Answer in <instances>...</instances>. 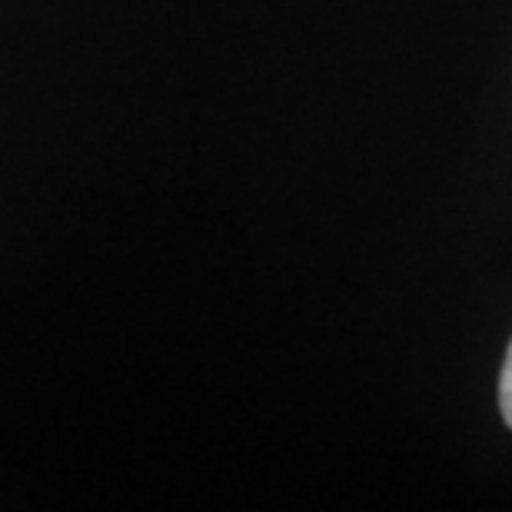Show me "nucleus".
I'll return each mask as SVG.
<instances>
[{
  "instance_id": "nucleus-1",
  "label": "nucleus",
  "mask_w": 512,
  "mask_h": 512,
  "mask_svg": "<svg viewBox=\"0 0 512 512\" xmlns=\"http://www.w3.org/2000/svg\"><path fill=\"white\" fill-rule=\"evenodd\" d=\"M499 406H503V419L512 429V346L506 353V366H503V380H499Z\"/></svg>"
}]
</instances>
